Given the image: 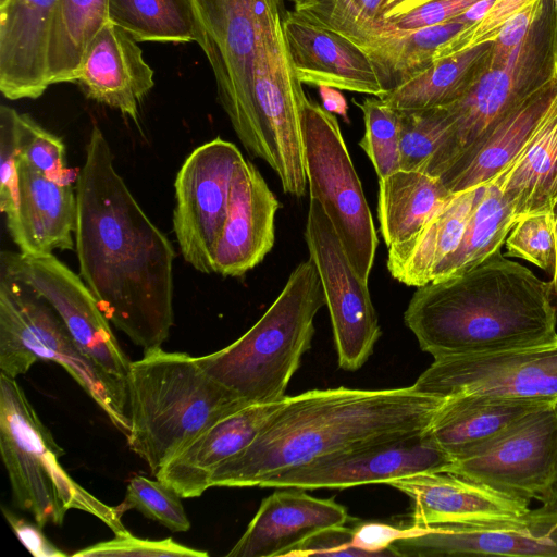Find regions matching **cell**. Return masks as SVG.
Returning <instances> with one entry per match:
<instances>
[{"mask_svg":"<svg viewBox=\"0 0 557 557\" xmlns=\"http://www.w3.org/2000/svg\"><path fill=\"white\" fill-rule=\"evenodd\" d=\"M76 200L82 280L109 322L135 345L144 351L161 347L174 324L175 251L116 172L97 125L76 178Z\"/></svg>","mask_w":557,"mask_h":557,"instance_id":"6da1fadb","label":"cell"},{"mask_svg":"<svg viewBox=\"0 0 557 557\" xmlns=\"http://www.w3.org/2000/svg\"><path fill=\"white\" fill-rule=\"evenodd\" d=\"M443 400L412 386L337 387L286 396L257 438L214 470L210 487H259L323 456L422 433Z\"/></svg>","mask_w":557,"mask_h":557,"instance_id":"7a4b0ae2","label":"cell"},{"mask_svg":"<svg viewBox=\"0 0 557 557\" xmlns=\"http://www.w3.org/2000/svg\"><path fill=\"white\" fill-rule=\"evenodd\" d=\"M404 321L434 358L557 339L552 281L540 280L500 249L468 270L417 287Z\"/></svg>","mask_w":557,"mask_h":557,"instance_id":"3957f363","label":"cell"},{"mask_svg":"<svg viewBox=\"0 0 557 557\" xmlns=\"http://www.w3.org/2000/svg\"><path fill=\"white\" fill-rule=\"evenodd\" d=\"M125 381L127 444L154 476L201 432L250 405L212 379L196 357L161 347L131 361Z\"/></svg>","mask_w":557,"mask_h":557,"instance_id":"277c9868","label":"cell"},{"mask_svg":"<svg viewBox=\"0 0 557 557\" xmlns=\"http://www.w3.org/2000/svg\"><path fill=\"white\" fill-rule=\"evenodd\" d=\"M324 305L319 272L309 257L294 269L250 330L231 345L196 359L212 379L248 404L282 400L311 347L314 318Z\"/></svg>","mask_w":557,"mask_h":557,"instance_id":"5b68a950","label":"cell"},{"mask_svg":"<svg viewBox=\"0 0 557 557\" xmlns=\"http://www.w3.org/2000/svg\"><path fill=\"white\" fill-rule=\"evenodd\" d=\"M0 453L17 508L35 522L60 525L71 509L104 522L114 534L128 533L122 515L76 483L59 459L64 454L39 419L16 379L0 373Z\"/></svg>","mask_w":557,"mask_h":557,"instance_id":"8992f818","label":"cell"},{"mask_svg":"<svg viewBox=\"0 0 557 557\" xmlns=\"http://www.w3.org/2000/svg\"><path fill=\"white\" fill-rule=\"evenodd\" d=\"M256 26L252 117L244 148L276 173L286 194L307 191L302 114L308 97L282 28L281 0H252Z\"/></svg>","mask_w":557,"mask_h":557,"instance_id":"52a82bcc","label":"cell"},{"mask_svg":"<svg viewBox=\"0 0 557 557\" xmlns=\"http://www.w3.org/2000/svg\"><path fill=\"white\" fill-rule=\"evenodd\" d=\"M38 360L62 366L113 425L128 434L126 381L106 371L79 349L46 298L0 270V373L16 379Z\"/></svg>","mask_w":557,"mask_h":557,"instance_id":"ba28073f","label":"cell"},{"mask_svg":"<svg viewBox=\"0 0 557 557\" xmlns=\"http://www.w3.org/2000/svg\"><path fill=\"white\" fill-rule=\"evenodd\" d=\"M302 140L310 198L321 203L354 269L369 283L379 245L371 211L336 116L310 98Z\"/></svg>","mask_w":557,"mask_h":557,"instance_id":"9c48e42d","label":"cell"},{"mask_svg":"<svg viewBox=\"0 0 557 557\" xmlns=\"http://www.w3.org/2000/svg\"><path fill=\"white\" fill-rule=\"evenodd\" d=\"M557 470V403L536 408L495 435L451 458L444 472L532 500L549 488Z\"/></svg>","mask_w":557,"mask_h":557,"instance_id":"30bf717a","label":"cell"},{"mask_svg":"<svg viewBox=\"0 0 557 557\" xmlns=\"http://www.w3.org/2000/svg\"><path fill=\"white\" fill-rule=\"evenodd\" d=\"M412 387L438 398L491 395L557 401V339L434 358Z\"/></svg>","mask_w":557,"mask_h":557,"instance_id":"8fae6325","label":"cell"},{"mask_svg":"<svg viewBox=\"0 0 557 557\" xmlns=\"http://www.w3.org/2000/svg\"><path fill=\"white\" fill-rule=\"evenodd\" d=\"M304 235L322 283L338 366L356 371L368 361L381 336L368 283L354 269L321 203L312 198Z\"/></svg>","mask_w":557,"mask_h":557,"instance_id":"7c38bea8","label":"cell"},{"mask_svg":"<svg viewBox=\"0 0 557 557\" xmlns=\"http://www.w3.org/2000/svg\"><path fill=\"white\" fill-rule=\"evenodd\" d=\"M243 159L236 145L216 137L194 149L177 172L173 231L184 260L201 273H214L213 251Z\"/></svg>","mask_w":557,"mask_h":557,"instance_id":"4fadbf2b","label":"cell"},{"mask_svg":"<svg viewBox=\"0 0 557 557\" xmlns=\"http://www.w3.org/2000/svg\"><path fill=\"white\" fill-rule=\"evenodd\" d=\"M451 457L424 432L351 448L280 472L262 488L344 490L389 483L422 472H444Z\"/></svg>","mask_w":557,"mask_h":557,"instance_id":"5bb4252c","label":"cell"},{"mask_svg":"<svg viewBox=\"0 0 557 557\" xmlns=\"http://www.w3.org/2000/svg\"><path fill=\"white\" fill-rule=\"evenodd\" d=\"M0 270L26 283L46 298L79 349L106 371L125 380L131 360L81 275L52 253L27 256L8 250L1 252Z\"/></svg>","mask_w":557,"mask_h":557,"instance_id":"9a60e30c","label":"cell"},{"mask_svg":"<svg viewBox=\"0 0 557 557\" xmlns=\"http://www.w3.org/2000/svg\"><path fill=\"white\" fill-rule=\"evenodd\" d=\"M218 100L242 140L251 122L256 26L252 0H191Z\"/></svg>","mask_w":557,"mask_h":557,"instance_id":"2e32d148","label":"cell"},{"mask_svg":"<svg viewBox=\"0 0 557 557\" xmlns=\"http://www.w3.org/2000/svg\"><path fill=\"white\" fill-rule=\"evenodd\" d=\"M532 35L506 63H482L463 95L445 106L453 122L450 129L422 172L438 177L540 82L531 74L535 60Z\"/></svg>","mask_w":557,"mask_h":557,"instance_id":"e0dca14e","label":"cell"},{"mask_svg":"<svg viewBox=\"0 0 557 557\" xmlns=\"http://www.w3.org/2000/svg\"><path fill=\"white\" fill-rule=\"evenodd\" d=\"M391 548L396 556L405 557H557V512L539 507L517 519L413 527L412 534L396 541Z\"/></svg>","mask_w":557,"mask_h":557,"instance_id":"ac0fdd59","label":"cell"},{"mask_svg":"<svg viewBox=\"0 0 557 557\" xmlns=\"http://www.w3.org/2000/svg\"><path fill=\"white\" fill-rule=\"evenodd\" d=\"M282 28L290 62L301 84L379 98L385 94L370 58L346 36L296 10L282 13Z\"/></svg>","mask_w":557,"mask_h":557,"instance_id":"d6986e66","label":"cell"},{"mask_svg":"<svg viewBox=\"0 0 557 557\" xmlns=\"http://www.w3.org/2000/svg\"><path fill=\"white\" fill-rule=\"evenodd\" d=\"M280 208L259 170L243 159L232 181L226 219L213 251L214 273L242 276L258 265L274 245Z\"/></svg>","mask_w":557,"mask_h":557,"instance_id":"ffe728a7","label":"cell"},{"mask_svg":"<svg viewBox=\"0 0 557 557\" xmlns=\"http://www.w3.org/2000/svg\"><path fill=\"white\" fill-rule=\"evenodd\" d=\"M412 505L413 527L482 523L524 517L530 502L447 472H422L388 483Z\"/></svg>","mask_w":557,"mask_h":557,"instance_id":"44dd1931","label":"cell"},{"mask_svg":"<svg viewBox=\"0 0 557 557\" xmlns=\"http://www.w3.org/2000/svg\"><path fill=\"white\" fill-rule=\"evenodd\" d=\"M556 92L557 73L553 69L438 176L444 186L458 194L485 185L506 171L533 136Z\"/></svg>","mask_w":557,"mask_h":557,"instance_id":"7402d4cb","label":"cell"},{"mask_svg":"<svg viewBox=\"0 0 557 557\" xmlns=\"http://www.w3.org/2000/svg\"><path fill=\"white\" fill-rule=\"evenodd\" d=\"M285 399L247 405L222 418L182 448L156 474L182 498L201 496L214 470L248 447Z\"/></svg>","mask_w":557,"mask_h":557,"instance_id":"603a6c76","label":"cell"},{"mask_svg":"<svg viewBox=\"0 0 557 557\" xmlns=\"http://www.w3.org/2000/svg\"><path fill=\"white\" fill-rule=\"evenodd\" d=\"M5 215L8 232L23 255L75 249L77 200L72 184L54 182L18 160L16 201Z\"/></svg>","mask_w":557,"mask_h":557,"instance_id":"cb8c5ba5","label":"cell"},{"mask_svg":"<svg viewBox=\"0 0 557 557\" xmlns=\"http://www.w3.org/2000/svg\"><path fill=\"white\" fill-rule=\"evenodd\" d=\"M347 509L334 498H317L287 488L264 498L227 557H277L288 554L313 533L344 525Z\"/></svg>","mask_w":557,"mask_h":557,"instance_id":"d4e9b609","label":"cell"},{"mask_svg":"<svg viewBox=\"0 0 557 557\" xmlns=\"http://www.w3.org/2000/svg\"><path fill=\"white\" fill-rule=\"evenodd\" d=\"M471 23L458 17L432 26L403 29L373 21L348 24L335 30L367 53L386 94L433 62L448 57L450 42Z\"/></svg>","mask_w":557,"mask_h":557,"instance_id":"484cf974","label":"cell"},{"mask_svg":"<svg viewBox=\"0 0 557 557\" xmlns=\"http://www.w3.org/2000/svg\"><path fill=\"white\" fill-rule=\"evenodd\" d=\"M77 84L87 98L117 109L138 125V103L154 86L153 70L137 41L108 22L90 41Z\"/></svg>","mask_w":557,"mask_h":557,"instance_id":"4316f807","label":"cell"},{"mask_svg":"<svg viewBox=\"0 0 557 557\" xmlns=\"http://www.w3.org/2000/svg\"><path fill=\"white\" fill-rule=\"evenodd\" d=\"M57 0H8L0 7V91L37 99L50 86L47 49Z\"/></svg>","mask_w":557,"mask_h":557,"instance_id":"83f0119b","label":"cell"},{"mask_svg":"<svg viewBox=\"0 0 557 557\" xmlns=\"http://www.w3.org/2000/svg\"><path fill=\"white\" fill-rule=\"evenodd\" d=\"M479 188L454 194L411 238L388 248L387 269L395 280L416 287L431 282L460 245Z\"/></svg>","mask_w":557,"mask_h":557,"instance_id":"f1b7e54d","label":"cell"},{"mask_svg":"<svg viewBox=\"0 0 557 557\" xmlns=\"http://www.w3.org/2000/svg\"><path fill=\"white\" fill-rule=\"evenodd\" d=\"M557 401L491 395L444 398L425 433L451 458L528 412Z\"/></svg>","mask_w":557,"mask_h":557,"instance_id":"f546056e","label":"cell"},{"mask_svg":"<svg viewBox=\"0 0 557 557\" xmlns=\"http://www.w3.org/2000/svg\"><path fill=\"white\" fill-rule=\"evenodd\" d=\"M497 178L517 220L552 210L557 200V92L529 143Z\"/></svg>","mask_w":557,"mask_h":557,"instance_id":"4dcf8cb0","label":"cell"},{"mask_svg":"<svg viewBox=\"0 0 557 557\" xmlns=\"http://www.w3.org/2000/svg\"><path fill=\"white\" fill-rule=\"evenodd\" d=\"M453 196L422 171L398 170L379 180L377 218L387 248L411 238Z\"/></svg>","mask_w":557,"mask_h":557,"instance_id":"1f68e13d","label":"cell"},{"mask_svg":"<svg viewBox=\"0 0 557 557\" xmlns=\"http://www.w3.org/2000/svg\"><path fill=\"white\" fill-rule=\"evenodd\" d=\"M108 22L109 0H57L47 49L49 85L76 82L90 41Z\"/></svg>","mask_w":557,"mask_h":557,"instance_id":"d6a6232c","label":"cell"},{"mask_svg":"<svg viewBox=\"0 0 557 557\" xmlns=\"http://www.w3.org/2000/svg\"><path fill=\"white\" fill-rule=\"evenodd\" d=\"M491 46L483 44L440 59L380 99L399 111L448 106L463 95Z\"/></svg>","mask_w":557,"mask_h":557,"instance_id":"836d02e7","label":"cell"},{"mask_svg":"<svg viewBox=\"0 0 557 557\" xmlns=\"http://www.w3.org/2000/svg\"><path fill=\"white\" fill-rule=\"evenodd\" d=\"M496 177L480 186L458 248L433 272L431 282L468 270L500 249L517 223Z\"/></svg>","mask_w":557,"mask_h":557,"instance_id":"e575fe53","label":"cell"},{"mask_svg":"<svg viewBox=\"0 0 557 557\" xmlns=\"http://www.w3.org/2000/svg\"><path fill=\"white\" fill-rule=\"evenodd\" d=\"M109 21L137 42L203 41L191 0H109Z\"/></svg>","mask_w":557,"mask_h":557,"instance_id":"d590c367","label":"cell"},{"mask_svg":"<svg viewBox=\"0 0 557 557\" xmlns=\"http://www.w3.org/2000/svg\"><path fill=\"white\" fill-rule=\"evenodd\" d=\"M364 121V135L359 145L372 162L379 180L400 170L399 111L379 97L354 100Z\"/></svg>","mask_w":557,"mask_h":557,"instance_id":"8d00e7d4","label":"cell"},{"mask_svg":"<svg viewBox=\"0 0 557 557\" xmlns=\"http://www.w3.org/2000/svg\"><path fill=\"white\" fill-rule=\"evenodd\" d=\"M399 117L400 170L422 171L448 134L450 114L438 107L399 111Z\"/></svg>","mask_w":557,"mask_h":557,"instance_id":"74e56055","label":"cell"},{"mask_svg":"<svg viewBox=\"0 0 557 557\" xmlns=\"http://www.w3.org/2000/svg\"><path fill=\"white\" fill-rule=\"evenodd\" d=\"M181 498L164 482L137 475L131 479L123 502L115 508L122 516L129 509H136L174 532H186L190 529V521Z\"/></svg>","mask_w":557,"mask_h":557,"instance_id":"f35d334b","label":"cell"},{"mask_svg":"<svg viewBox=\"0 0 557 557\" xmlns=\"http://www.w3.org/2000/svg\"><path fill=\"white\" fill-rule=\"evenodd\" d=\"M18 160L61 183L72 184L74 173L66 166L63 140L40 126L28 114L17 113Z\"/></svg>","mask_w":557,"mask_h":557,"instance_id":"ab89813d","label":"cell"},{"mask_svg":"<svg viewBox=\"0 0 557 557\" xmlns=\"http://www.w3.org/2000/svg\"><path fill=\"white\" fill-rule=\"evenodd\" d=\"M506 247L507 256L528 260L553 276L556 248L552 210L520 218L506 238Z\"/></svg>","mask_w":557,"mask_h":557,"instance_id":"60d3db41","label":"cell"},{"mask_svg":"<svg viewBox=\"0 0 557 557\" xmlns=\"http://www.w3.org/2000/svg\"><path fill=\"white\" fill-rule=\"evenodd\" d=\"M209 554L182 545L171 537L164 540H146L129 532L115 534V537L82 548L73 554L75 557H207Z\"/></svg>","mask_w":557,"mask_h":557,"instance_id":"b9f144b4","label":"cell"},{"mask_svg":"<svg viewBox=\"0 0 557 557\" xmlns=\"http://www.w3.org/2000/svg\"><path fill=\"white\" fill-rule=\"evenodd\" d=\"M532 1L494 0L479 20L461 30L450 42L449 55L483 44H492L505 24Z\"/></svg>","mask_w":557,"mask_h":557,"instance_id":"7bdbcfd3","label":"cell"},{"mask_svg":"<svg viewBox=\"0 0 557 557\" xmlns=\"http://www.w3.org/2000/svg\"><path fill=\"white\" fill-rule=\"evenodd\" d=\"M17 111L0 107V210L9 213L15 206L17 193Z\"/></svg>","mask_w":557,"mask_h":557,"instance_id":"ee69618b","label":"cell"},{"mask_svg":"<svg viewBox=\"0 0 557 557\" xmlns=\"http://www.w3.org/2000/svg\"><path fill=\"white\" fill-rule=\"evenodd\" d=\"M381 7L382 0H318L296 11L327 28L338 29L352 23L381 21Z\"/></svg>","mask_w":557,"mask_h":557,"instance_id":"f6af8a7d","label":"cell"},{"mask_svg":"<svg viewBox=\"0 0 557 557\" xmlns=\"http://www.w3.org/2000/svg\"><path fill=\"white\" fill-rule=\"evenodd\" d=\"M543 8L544 0H533L510 18L492 42L483 65L497 66L506 63L512 52L530 37L534 25L541 17Z\"/></svg>","mask_w":557,"mask_h":557,"instance_id":"bcb514c9","label":"cell"},{"mask_svg":"<svg viewBox=\"0 0 557 557\" xmlns=\"http://www.w3.org/2000/svg\"><path fill=\"white\" fill-rule=\"evenodd\" d=\"M354 528L335 525L320 530L298 546L288 556H352L369 557L352 545Z\"/></svg>","mask_w":557,"mask_h":557,"instance_id":"7dc6e473","label":"cell"},{"mask_svg":"<svg viewBox=\"0 0 557 557\" xmlns=\"http://www.w3.org/2000/svg\"><path fill=\"white\" fill-rule=\"evenodd\" d=\"M481 1L483 0H433L386 23L403 29L432 26L460 17Z\"/></svg>","mask_w":557,"mask_h":557,"instance_id":"c3c4849f","label":"cell"},{"mask_svg":"<svg viewBox=\"0 0 557 557\" xmlns=\"http://www.w3.org/2000/svg\"><path fill=\"white\" fill-rule=\"evenodd\" d=\"M412 532V525L401 528L383 522H362L354 528L352 545L369 557L396 556L392 544Z\"/></svg>","mask_w":557,"mask_h":557,"instance_id":"681fc988","label":"cell"},{"mask_svg":"<svg viewBox=\"0 0 557 557\" xmlns=\"http://www.w3.org/2000/svg\"><path fill=\"white\" fill-rule=\"evenodd\" d=\"M2 512L13 533L25 548L35 557H65L67 556L51 543L36 522L30 523L12 511L2 507Z\"/></svg>","mask_w":557,"mask_h":557,"instance_id":"f907efd6","label":"cell"},{"mask_svg":"<svg viewBox=\"0 0 557 557\" xmlns=\"http://www.w3.org/2000/svg\"><path fill=\"white\" fill-rule=\"evenodd\" d=\"M318 89L322 100V107L333 114L341 115L348 122V106L343 94L338 89L327 86H320Z\"/></svg>","mask_w":557,"mask_h":557,"instance_id":"816d5d0a","label":"cell"},{"mask_svg":"<svg viewBox=\"0 0 557 557\" xmlns=\"http://www.w3.org/2000/svg\"><path fill=\"white\" fill-rule=\"evenodd\" d=\"M433 0H382L381 21H393Z\"/></svg>","mask_w":557,"mask_h":557,"instance_id":"f5cc1de1","label":"cell"},{"mask_svg":"<svg viewBox=\"0 0 557 557\" xmlns=\"http://www.w3.org/2000/svg\"><path fill=\"white\" fill-rule=\"evenodd\" d=\"M541 508L547 512H557V470L547 492L540 499Z\"/></svg>","mask_w":557,"mask_h":557,"instance_id":"db71d44e","label":"cell"},{"mask_svg":"<svg viewBox=\"0 0 557 557\" xmlns=\"http://www.w3.org/2000/svg\"><path fill=\"white\" fill-rule=\"evenodd\" d=\"M553 216H554V232H555V248H556V268L553 274L552 283H553V292H554V301L557 308V200L554 202L552 208Z\"/></svg>","mask_w":557,"mask_h":557,"instance_id":"11a10c76","label":"cell"},{"mask_svg":"<svg viewBox=\"0 0 557 557\" xmlns=\"http://www.w3.org/2000/svg\"><path fill=\"white\" fill-rule=\"evenodd\" d=\"M283 1V0H281ZM294 4L295 10H299L315 3L318 0H287Z\"/></svg>","mask_w":557,"mask_h":557,"instance_id":"9f6ffc18","label":"cell"},{"mask_svg":"<svg viewBox=\"0 0 557 557\" xmlns=\"http://www.w3.org/2000/svg\"><path fill=\"white\" fill-rule=\"evenodd\" d=\"M553 69L555 70V72L557 73V52H555V59H554V65H553Z\"/></svg>","mask_w":557,"mask_h":557,"instance_id":"6f0895ef","label":"cell"},{"mask_svg":"<svg viewBox=\"0 0 557 557\" xmlns=\"http://www.w3.org/2000/svg\"><path fill=\"white\" fill-rule=\"evenodd\" d=\"M554 1V4H555V11H556V14H557V0H553Z\"/></svg>","mask_w":557,"mask_h":557,"instance_id":"680465c9","label":"cell"},{"mask_svg":"<svg viewBox=\"0 0 557 557\" xmlns=\"http://www.w3.org/2000/svg\"><path fill=\"white\" fill-rule=\"evenodd\" d=\"M8 0H0V7H2Z\"/></svg>","mask_w":557,"mask_h":557,"instance_id":"91938a15","label":"cell"}]
</instances>
